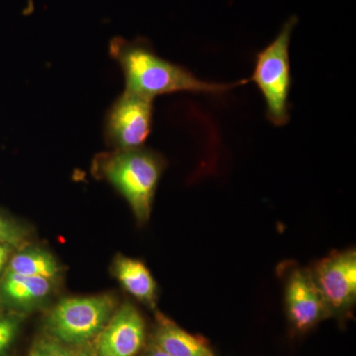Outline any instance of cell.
Segmentation results:
<instances>
[{"instance_id": "5bb4252c", "label": "cell", "mask_w": 356, "mask_h": 356, "mask_svg": "<svg viewBox=\"0 0 356 356\" xmlns=\"http://www.w3.org/2000/svg\"><path fill=\"white\" fill-rule=\"evenodd\" d=\"M29 356H74V353L69 346L50 336L35 341Z\"/></svg>"}, {"instance_id": "9c48e42d", "label": "cell", "mask_w": 356, "mask_h": 356, "mask_svg": "<svg viewBox=\"0 0 356 356\" xmlns=\"http://www.w3.org/2000/svg\"><path fill=\"white\" fill-rule=\"evenodd\" d=\"M153 343L172 356H216L203 337L189 334L161 314Z\"/></svg>"}, {"instance_id": "ba28073f", "label": "cell", "mask_w": 356, "mask_h": 356, "mask_svg": "<svg viewBox=\"0 0 356 356\" xmlns=\"http://www.w3.org/2000/svg\"><path fill=\"white\" fill-rule=\"evenodd\" d=\"M146 336L144 318L136 307L125 303L118 309L95 337L97 356H135Z\"/></svg>"}, {"instance_id": "8992f818", "label": "cell", "mask_w": 356, "mask_h": 356, "mask_svg": "<svg viewBox=\"0 0 356 356\" xmlns=\"http://www.w3.org/2000/svg\"><path fill=\"white\" fill-rule=\"evenodd\" d=\"M330 317H346L356 302L355 248L331 252L311 269Z\"/></svg>"}, {"instance_id": "7a4b0ae2", "label": "cell", "mask_w": 356, "mask_h": 356, "mask_svg": "<svg viewBox=\"0 0 356 356\" xmlns=\"http://www.w3.org/2000/svg\"><path fill=\"white\" fill-rule=\"evenodd\" d=\"M165 166L161 154L140 147L98 154L93 163V172L109 182L126 199L137 221L144 224L151 217Z\"/></svg>"}, {"instance_id": "5b68a950", "label": "cell", "mask_w": 356, "mask_h": 356, "mask_svg": "<svg viewBox=\"0 0 356 356\" xmlns=\"http://www.w3.org/2000/svg\"><path fill=\"white\" fill-rule=\"evenodd\" d=\"M154 100L124 90L105 115L107 145L115 149L143 147L153 128Z\"/></svg>"}, {"instance_id": "9a60e30c", "label": "cell", "mask_w": 356, "mask_h": 356, "mask_svg": "<svg viewBox=\"0 0 356 356\" xmlns=\"http://www.w3.org/2000/svg\"><path fill=\"white\" fill-rule=\"evenodd\" d=\"M21 324L20 318L13 314L0 315V356H4L13 344Z\"/></svg>"}, {"instance_id": "30bf717a", "label": "cell", "mask_w": 356, "mask_h": 356, "mask_svg": "<svg viewBox=\"0 0 356 356\" xmlns=\"http://www.w3.org/2000/svg\"><path fill=\"white\" fill-rule=\"evenodd\" d=\"M114 274L136 299L149 307L156 305V283L144 262L119 255L115 259Z\"/></svg>"}, {"instance_id": "e0dca14e", "label": "cell", "mask_w": 356, "mask_h": 356, "mask_svg": "<svg viewBox=\"0 0 356 356\" xmlns=\"http://www.w3.org/2000/svg\"><path fill=\"white\" fill-rule=\"evenodd\" d=\"M74 356H97V355H96L95 348L89 346L88 343L81 346V350L74 353Z\"/></svg>"}, {"instance_id": "ac0fdd59", "label": "cell", "mask_w": 356, "mask_h": 356, "mask_svg": "<svg viewBox=\"0 0 356 356\" xmlns=\"http://www.w3.org/2000/svg\"><path fill=\"white\" fill-rule=\"evenodd\" d=\"M146 356H172L168 355V353H165V351L161 350V348H159L158 346H154V344H152L149 350H147V353Z\"/></svg>"}, {"instance_id": "7c38bea8", "label": "cell", "mask_w": 356, "mask_h": 356, "mask_svg": "<svg viewBox=\"0 0 356 356\" xmlns=\"http://www.w3.org/2000/svg\"><path fill=\"white\" fill-rule=\"evenodd\" d=\"M8 261V273L53 280L60 273V266L53 255L41 250H19Z\"/></svg>"}, {"instance_id": "52a82bcc", "label": "cell", "mask_w": 356, "mask_h": 356, "mask_svg": "<svg viewBox=\"0 0 356 356\" xmlns=\"http://www.w3.org/2000/svg\"><path fill=\"white\" fill-rule=\"evenodd\" d=\"M285 303L290 324L299 332L310 331L330 317L311 269L297 268L288 276Z\"/></svg>"}, {"instance_id": "8fae6325", "label": "cell", "mask_w": 356, "mask_h": 356, "mask_svg": "<svg viewBox=\"0 0 356 356\" xmlns=\"http://www.w3.org/2000/svg\"><path fill=\"white\" fill-rule=\"evenodd\" d=\"M51 288V280L6 271L0 282V294L10 305L27 307L49 296Z\"/></svg>"}, {"instance_id": "277c9868", "label": "cell", "mask_w": 356, "mask_h": 356, "mask_svg": "<svg viewBox=\"0 0 356 356\" xmlns=\"http://www.w3.org/2000/svg\"><path fill=\"white\" fill-rule=\"evenodd\" d=\"M112 295L72 297L62 300L49 314L50 336L67 346H81L95 339L114 314Z\"/></svg>"}, {"instance_id": "4fadbf2b", "label": "cell", "mask_w": 356, "mask_h": 356, "mask_svg": "<svg viewBox=\"0 0 356 356\" xmlns=\"http://www.w3.org/2000/svg\"><path fill=\"white\" fill-rule=\"evenodd\" d=\"M27 243L28 235L25 229L13 220L0 214V245L22 250Z\"/></svg>"}, {"instance_id": "2e32d148", "label": "cell", "mask_w": 356, "mask_h": 356, "mask_svg": "<svg viewBox=\"0 0 356 356\" xmlns=\"http://www.w3.org/2000/svg\"><path fill=\"white\" fill-rule=\"evenodd\" d=\"M13 250L14 248L9 247V245H0V273L8 264L9 257H10V254L13 252Z\"/></svg>"}, {"instance_id": "6da1fadb", "label": "cell", "mask_w": 356, "mask_h": 356, "mask_svg": "<svg viewBox=\"0 0 356 356\" xmlns=\"http://www.w3.org/2000/svg\"><path fill=\"white\" fill-rule=\"evenodd\" d=\"M109 55L123 72L125 90L152 99L181 91L220 95L248 83V79L228 84L201 81L191 70L159 57L146 39L114 37L109 42Z\"/></svg>"}, {"instance_id": "3957f363", "label": "cell", "mask_w": 356, "mask_h": 356, "mask_svg": "<svg viewBox=\"0 0 356 356\" xmlns=\"http://www.w3.org/2000/svg\"><path fill=\"white\" fill-rule=\"evenodd\" d=\"M297 23V16H291L276 38L257 54L254 74L248 79V83L254 81L261 90L266 102V118L277 127L287 125L290 120L292 76L289 46Z\"/></svg>"}]
</instances>
